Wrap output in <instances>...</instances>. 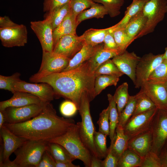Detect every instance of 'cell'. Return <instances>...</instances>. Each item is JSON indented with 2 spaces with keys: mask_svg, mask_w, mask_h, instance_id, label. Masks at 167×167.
<instances>
[{
  "mask_svg": "<svg viewBox=\"0 0 167 167\" xmlns=\"http://www.w3.org/2000/svg\"><path fill=\"white\" fill-rule=\"evenodd\" d=\"M75 124L72 119L58 116L49 102L38 115L29 120L4 125L18 136L28 140L48 142L63 134Z\"/></svg>",
  "mask_w": 167,
  "mask_h": 167,
  "instance_id": "obj_1",
  "label": "cell"
},
{
  "mask_svg": "<svg viewBox=\"0 0 167 167\" xmlns=\"http://www.w3.org/2000/svg\"><path fill=\"white\" fill-rule=\"evenodd\" d=\"M95 76L90 70L88 61L75 69L54 73L43 77L34 83H46L53 88L56 95L70 100L79 108L82 95L88 94L90 101L96 97Z\"/></svg>",
  "mask_w": 167,
  "mask_h": 167,
  "instance_id": "obj_2",
  "label": "cell"
},
{
  "mask_svg": "<svg viewBox=\"0 0 167 167\" xmlns=\"http://www.w3.org/2000/svg\"><path fill=\"white\" fill-rule=\"evenodd\" d=\"M48 142L62 145L76 159L82 161L85 167H90L92 156L80 137L77 123L63 134Z\"/></svg>",
  "mask_w": 167,
  "mask_h": 167,
  "instance_id": "obj_3",
  "label": "cell"
},
{
  "mask_svg": "<svg viewBox=\"0 0 167 167\" xmlns=\"http://www.w3.org/2000/svg\"><path fill=\"white\" fill-rule=\"evenodd\" d=\"M48 142L27 140L14 152L16 158L6 167H37L44 152L48 148Z\"/></svg>",
  "mask_w": 167,
  "mask_h": 167,
  "instance_id": "obj_4",
  "label": "cell"
},
{
  "mask_svg": "<svg viewBox=\"0 0 167 167\" xmlns=\"http://www.w3.org/2000/svg\"><path fill=\"white\" fill-rule=\"evenodd\" d=\"M90 102L87 93H84L82 96L78 109L81 121L77 123L79 126V135L82 141L92 156L97 157L93 141L94 135L96 131L90 113Z\"/></svg>",
  "mask_w": 167,
  "mask_h": 167,
  "instance_id": "obj_5",
  "label": "cell"
},
{
  "mask_svg": "<svg viewBox=\"0 0 167 167\" xmlns=\"http://www.w3.org/2000/svg\"><path fill=\"white\" fill-rule=\"evenodd\" d=\"M142 11L147 21L135 38L153 32L157 24L164 19L167 12V0H149L145 4Z\"/></svg>",
  "mask_w": 167,
  "mask_h": 167,
  "instance_id": "obj_6",
  "label": "cell"
},
{
  "mask_svg": "<svg viewBox=\"0 0 167 167\" xmlns=\"http://www.w3.org/2000/svg\"><path fill=\"white\" fill-rule=\"evenodd\" d=\"M71 59L54 53L43 51L42 62L39 70L31 76L29 81L36 80L51 74L62 71L68 66Z\"/></svg>",
  "mask_w": 167,
  "mask_h": 167,
  "instance_id": "obj_7",
  "label": "cell"
},
{
  "mask_svg": "<svg viewBox=\"0 0 167 167\" xmlns=\"http://www.w3.org/2000/svg\"><path fill=\"white\" fill-rule=\"evenodd\" d=\"M150 130L152 139L151 151L159 155L167 141V110L158 109L152 122Z\"/></svg>",
  "mask_w": 167,
  "mask_h": 167,
  "instance_id": "obj_8",
  "label": "cell"
},
{
  "mask_svg": "<svg viewBox=\"0 0 167 167\" xmlns=\"http://www.w3.org/2000/svg\"><path fill=\"white\" fill-rule=\"evenodd\" d=\"M1 146L0 152V167H6L10 161L11 155L21 147L27 140L18 136L4 125L0 128Z\"/></svg>",
  "mask_w": 167,
  "mask_h": 167,
  "instance_id": "obj_9",
  "label": "cell"
},
{
  "mask_svg": "<svg viewBox=\"0 0 167 167\" xmlns=\"http://www.w3.org/2000/svg\"><path fill=\"white\" fill-rule=\"evenodd\" d=\"M47 103L33 104L20 107H8L1 111L5 115V123H17L29 120L38 115Z\"/></svg>",
  "mask_w": 167,
  "mask_h": 167,
  "instance_id": "obj_10",
  "label": "cell"
},
{
  "mask_svg": "<svg viewBox=\"0 0 167 167\" xmlns=\"http://www.w3.org/2000/svg\"><path fill=\"white\" fill-rule=\"evenodd\" d=\"M158 109L156 108L131 116L123 127L125 134L130 139L150 130Z\"/></svg>",
  "mask_w": 167,
  "mask_h": 167,
  "instance_id": "obj_11",
  "label": "cell"
},
{
  "mask_svg": "<svg viewBox=\"0 0 167 167\" xmlns=\"http://www.w3.org/2000/svg\"><path fill=\"white\" fill-rule=\"evenodd\" d=\"M13 89L14 93L19 91L32 94L45 103L50 102L57 96L53 87L46 83H31L20 79L14 84Z\"/></svg>",
  "mask_w": 167,
  "mask_h": 167,
  "instance_id": "obj_12",
  "label": "cell"
},
{
  "mask_svg": "<svg viewBox=\"0 0 167 167\" xmlns=\"http://www.w3.org/2000/svg\"><path fill=\"white\" fill-rule=\"evenodd\" d=\"M163 55L150 53L140 58L136 70L134 84L136 88H141L156 67L164 60Z\"/></svg>",
  "mask_w": 167,
  "mask_h": 167,
  "instance_id": "obj_13",
  "label": "cell"
},
{
  "mask_svg": "<svg viewBox=\"0 0 167 167\" xmlns=\"http://www.w3.org/2000/svg\"><path fill=\"white\" fill-rule=\"evenodd\" d=\"M27 30L24 25L8 28H0V39L5 47L23 46L27 42Z\"/></svg>",
  "mask_w": 167,
  "mask_h": 167,
  "instance_id": "obj_14",
  "label": "cell"
},
{
  "mask_svg": "<svg viewBox=\"0 0 167 167\" xmlns=\"http://www.w3.org/2000/svg\"><path fill=\"white\" fill-rule=\"evenodd\" d=\"M84 42L81 36L69 34L61 36L55 45L53 52L70 59L82 48Z\"/></svg>",
  "mask_w": 167,
  "mask_h": 167,
  "instance_id": "obj_15",
  "label": "cell"
},
{
  "mask_svg": "<svg viewBox=\"0 0 167 167\" xmlns=\"http://www.w3.org/2000/svg\"><path fill=\"white\" fill-rule=\"evenodd\" d=\"M30 27L38 39L43 51L53 52V30L50 22L45 19L42 21H31Z\"/></svg>",
  "mask_w": 167,
  "mask_h": 167,
  "instance_id": "obj_16",
  "label": "cell"
},
{
  "mask_svg": "<svg viewBox=\"0 0 167 167\" xmlns=\"http://www.w3.org/2000/svg\"><path fill=\"white\" fill-rule=\"evenodd\" d=\"M140 58L134 52H129L126 50L114 57L112 60L120 71L130 78L134 85L136 68Z\"/></svg>",
  "mask_w": 167,
  "mask_h": 167,
  "instance_id": "obj_17",
  "label": "cell"
},
{
  "mask_svg": "<svg viewBox=\"0 0 167 167\" xmlns=\"http://www.w3.org/2000/svg\"><path fill=\"white\" fill-rule=\"evenodd\" d=\"M158 109L167 110V91L166 83L146 81L141 87Z\"/></svg>",
  "mask_w": 167,
  "mask_h": 167,
  "instance_id": "obj_18",
  "label": "cell"
},
{
  "mask_svg": "<svg viewBox=\"0 0 167 167\" xmlns=\"http://www.w3.org/2000/svg\"><path fill=\"white\" fill-rule=\"evenodd\" d=\"M10 99L0 102V111H3L8 107H20L33 104L45 103L37 96L29 93L15 91Z\"/></svg>",
  "mask_w": 167,
  "mask_h": 167,
  "instance_id": "obj_19",
  "label": "cell"
},
{
  "mask_svg": "<svg viewBox=\"0 0 167 167\" xmlns=\"http://www.w3.org/2000/svg\"><path fill=\"white\" fill-rule=\"evenodd\" d=\"M152 143V134L150 130L130 139L128 148L142 158L151 151Z\"/></svg>",
  "mask_w": 167,
  "mask_h": 167,
  "instance_id": "obj_20",
  "label": "cell"
},
{
  "mask_svg": "<svg viewBox=\"0 0 167 167\" xmlns=\"http://www.w3.org/2000/svg\"><path fill=\"white\" fill-rule=\"evenodd\" d=\"M103 46V45L101 44L92 46L84 43L81 49L71 59L68 66L62 71L72 70L79 66L89 60Z\"/></svg>",
  "mask_w": 167,
  "mask_h": 167,
  "instance_id": "obj_21",
  "label": "cell"
},
{
  "mask_svg": "<svg viewBox=\"0 0 167 167\" xmlns=\"http://www.w3.org/2000/svg\"><path fill=\"white\" fill-rule=\"evenodd\" d=\"M78 25L76 18L71 10L62 22L53 31L54 48L62 36L69 34H76V29Z\"/></svg>",
  "mask_w": 167,
  "mask_h": 167,
  "instance_id": "obj_22",
  "label": "cell"
},
{
  "mask_svg": "<svg viewBox=\"0 0 167 167\" xmlns=\"http://www.w3.org/2000/svg\"><path fill=\"white\" fill-rule=\"evenodd\" d=\"M123 52L119 48L106 49L102 47L87 61L90 71L94 73L101 64Z\"/></svg>",
  "mask_w": 167,
  "mask_h": 167,
  "instance_id": "obj_23",
  "label": "cell"
},
{
  "mask_svg": "<svg viewBox=\"0 0 167 167\" xmlns=\"http://www.w3.org/2000/svg\"><path fill=\"white\" fill-rule=\"evenodd\" d=\"M130 139L124 132L123 127L118 125L112 142L109 147L113 153L119 159L128 147Z\"/></svg>",
  "mask_w": 167,
  "mask_h": 167,
  "instance_id": "obj_24",
  "label": "cell"
},
{
  "mask_svg": "<svg viewBox=\"0 0 167 167\" xmlns=\"http://www.w3.org/2000/svg\"><path fill=\"white\" fill-rule=\"evenodd\" d=\"M146 21L147 18L142 11L123 27L131 41L143 28Z\"/></svg>",
  "mask_w": 167,
  "mask_h": 167,
  "instance_id": "obj_25",
  "label": "cell"
},
{
  "mask_svg": "<svg viewBox=\"0 0 167 167\" xmlns=\"http://www.w3.org/2000/svg\"><path fill=\"white\" fill-rule=\"evenodd\" d=\"M110 28H90L85 31L81 36L85 44L92 46H96L103 42L105 37Z\"/></svg>",
  "mask_w": 167,
  "mask_h": 167,
  "instance_id": "obj_26",
  "label": "cell"
},
{
  "mask_svg": "<svg viewBox=\"0 0 167 167\" xmlns=\"http://www.w3.org/2000/svg\"><path fill=\"white\" fill-rule=\"evenodd\" d=\"M108 14L107 10L103 5L94 2L89 9L83 11L78 15L76 18L77 24L78 25L84 20L93 18H103Z\"/></svg>",
  "mask_w": 167,
  "mask_h": 167,
  "instance_id": "obj_27",
  "label": "cell"
},
{
  "mask_svg": "<svg viewBox=\"0 0 167 167\" xmlns=\"http://www.w3.org/2000/svg\"><path fill=\"white\" fill-rule=\"evenodd\" d=\"M148 1L133 0L132 3L127 8L123 18L115 25L116 28L124 27L132 19L142 11L145 4Z\"/></svg>",
  "mask_w": 167,
  "mask_h": 167,
  "instance_id": "obj_28",
  "label": "cell"
},
{
  "mask_svg": "<svg viewBox=\"0 0 167 167\" xmlns=\"http://www.w3.org/2000/svg\"><path fill=\"white\" fill-rule=\"evenodd\" d=\"M71 11L70 2L47 13L45 19L51 23L53 30L62 22Z\"/></svg>",
  "mask_w": 167,
  "mask_h": 167,
  "instance_id": "obj_29",
  "label": "cell"
},
{
  "mask_svg": "<svg viewBox=\"0 0 167 167\" xmlns=\"http://www.w3.org/2000/svg\"><path fill=\"white\" fill-rule=\"evenodd\" d=\"M48 149L55 161L72 162L76 159L62 145L48 142Z\"/></svg>",
  "mask_w": 167,
  "mask_h": 167,
  "instance_id": "obj_30",
  "label": "cell"
},
{
  "mask_svg": "<svg viewBox=\"0 0 167 167\" xmlns=\"http://www.w3.org/2000/svg\"><path fill=\"white\" fill-rule=\"evenodd\" d=\"M135 96L136 105L132 116L157 108L151 99L142 88H141L140 91Z\"/></svg>",
  "mask_w": 167,
  "mask_h": 167,
  "instance_id": "obj_31",
  "label": "cell"
},
{
  "mask_svg": "<svg viewBox=\"0 0 167 167\" xmlns=\"http://www.w3.org/2000/svg\"><path fill=\"white\" fill-rule=\"evenodd\" d=\"M107 97L109 102L108 106L109 108L110 132L109 136L111 143L113 141L116 129L118 125L119 115L113 96L110 94H108Z\"/></svg>",
  "mask_w": 167,
  "mask_h": 167,
  "instance_id": "obj_32",
  "label": "cell"
},
{
  "mask_svg": "<svg viewBox=\"0 0 167 167\" xmlns=\"http://www.w3.org/2000/svg\"><path fill=\"white\" fill-rule=\"evenodd\" d=\"M128 85L127 82H124L116 89L113 96L116 104L119 116L124 108L129 99Z\"/></svg>",
  "mask_w": 167,
  "mask_h": 167,
  "instance_id": "obj_33",
  "label": "cell"
},
{
  "mask_svg": "<svg viewBox=\"0 0 167 167\" xmlns=\"http://www.w3.org/2000/svg\"><path fill=\"white\" fill-rule=\"evenodd\" d=\"M119 77L110 75H101L95 77L94 89L95 96L99 95L107 87L117 85Z\"/></svg>",
  "mask_w": 167,
  "mask_h": 167,
  "instance_id": "obj_34",
  "label": "cell"
},
{
  "mask_svg": "<svg viewBox=\"0 0 167 167\" xmlns=\"http://www.w3.org/2000/svg\"><path fill=\"white\" fill-rule=\"evenodd\" d=\"M141 158L128 148L119 158L118 167H139Z\"/></svg>",
  "mask_w": 167,
  "mask_h": 167,
  "instance_id": "obj_35",
  "label": "cell"
},
{
  "mask_svg": "<svg viewBox=\"0 0 167 167\" xmlns=\"http://www.w3.org/2000/svg\"><path fill=\"white\" fill-rule=\"evenodd\" d=\"M147 81L153 83H166L167 81V59H164L156 67Z\"/></svg>",
  "mask_w": 167,
  "mask_h": 167,
  "instance_id": "obj_36",
  "label": "cell"
},
{
  "mask_svg": "<svg viewBox=\"0 0 167 167\" xmlns=\"http://www.w3.org/2000/svg\"><path fill=\"white\" fill-rule=\"evenodd\" d=\"M106 136L99 131H95L93 136L94 143L98 158H105L108 151L106 145Z\"/></svg>",
  "mask_w": 167,
  "mask_h": 167,
  "instance_id": "obj_37",
  "label": "cell"
},
{
  "mask_svg": "<svg viewBox=\"0 0 167 167\" xmlns=\"http://www.w3.org/2000/svg\"><path fill=\"white\" fill-rule=\"evenodd\" d=\"M135 95L130 96L128 101L119 116L118 125L123 127L133 115L136 107Z\"/></svg>",
  "mask_w": 167,
  "mask_h": 167,
  "instance_id": "obj_38",
  "label": "cell"
},
{
  "mask_svg": "<svg viewBox=\"0 0 167 167\" xmlns=\"http://www.w3.org/2000/svg\"><path fill=\"white\" fill-rule=\"evenodd\" d=\"M94 74L95 77L100 75H105L120 77L124 75L111 59L101 64Z\"/></svg>",
  "mask_w": 167,
  "mask_h": 167,
  "instance_id": "obj_39",
  "label": "cell"
},
{
  "mask_svg": "<svg viewBox=\"0 0 167 167\" xmlns=\"http://www.w3.org/2000/svg\"><path fill=\"white\" fill-rule=\"evenodd\" d=\"M94 2L101 3L111 17L119 15L120 9L124 3V0H92Z\"/></svg>",
  "mask_w": 167,
  "mask_h": 167,
  "instance_id": "obj_40",
  "label": "cell"
},
{
  "mask_svg": "<svg viewBox=\"0 0 167 167\" xmlns=\"http://www.w3.org/2000/svg\"><path fill=\"white\" fill-rule=\"evenodd\" d=\"M113 34L118 48L123 51L126 50L131 42L123 27L117 28L115 25L113 31Z\"/></svg>",
  "mask_w": 167,
  "mask_h": 167,
  "instance_id": "obj_41",
  "label": "cell"
},
{
  "mask_svg": "<svg viewBox=\"0 0 167 167\" xmlns=\"http://www.w3.org/2000/svg\"><path fill=\"white\" fill-rule=\"evenodd\" d=\"M94 2L92 0H70V4L71 11L76 18L81 12L90 8Z\"/></svg>",
  "mask_w": 167,
  "mask_h": 167,
  "instance_id": "obj_42",
  "label": "cell"
},
{
  "mask_svg": "<svg viewBox=\"0 0 167 167\" xmlns=\"http://www.w3.org/2000/svg\"><path fill=\"white\" fill-rule=\"evenodd\" d=\"M20 75V74L19 72H16L10 76L0 75V88L8 90L13 93V85L15 82L21 79Z\"/></svg>",
  "mask_w": 167,
  "mask_h": 167,
  "instance_id": "obj_43",
  "label": "cell"
},
{
  "mask_svg": "<svg viewBox=\"0 0 167 167\" xmlns=\"http://www.w3.org/2000/svg\"><path fill=\"white\" fill-rule=\"evenodd\" d=\"M109 106L100 113L97 124L99 126V131L106 136L109 135L110 126L109 122Z\"/></svg>",
  "mask_w": 167,
  "mask_h": 167,
  "instance_id": "obj_44",
  "label": "cell"
},
{
  "mask_svg": "<svg viewBox=\"0 0 167 167\" xmlns=\"http://www.w3.org/2000/svg\"><path fill=\"white\" fill-rule=\"evenodd\" d=\"M139 167H161L159 155L152 151L149 152L141 158Z\"/></svg>",
  "mask_w": 167,
  "mask_h": 167,
  "instance_id": "obj_45",
  "label": "cell"
},
{
  "mask_svg": "<svg viewBox=\"0 0 167 167\" xmlns=\"http://www.w3.org/2000/svg\"><path fill=\"white\" fill-rule=\"evenodd\" d=\"M60 112L64 116L70 117L73 116L78 110L75 104L71 101L66 100L61 105Z\"/></svg>",
  "mask_w": 167,
  "mask_h": 167,
  "instance_id": "obj_46",
  "label": "cell"
},
{
  "mask_svg": "<svg viewBox=\"0 0 167 167\" xmlns=\"http://www.w3.org/2000/svg\"><path fill=\"white\" fill-rule=\"evenodd\" d=\"M70 0H44L43 11L47 13L70 2Z\"/></svg>",
  "mask_w": 167,
  "mask_h": 167,
  "instance_id": "obj_47",
  "label": "cell"
},
{
  "mask_svg": "<svg viewBox=\"0 0 167 167\" xmlns=\"http://www.w3.org/2000/svg\"><path fill=\"white\" fill-rule=\"evenodd\" d=\"M114 25L111 27L104 39L103 48L106 49H118L114 37L113 31Z\"/></svg>",
  "mask_w": 167,
  "mask_h": 167,
  "instance_id": "obj_48",
  "label": "cell"
},
{
  "mask_svg": "<svg viewBox=\"0 0 167 167\" xmlns=\"http://www.w3.org/2000/svg\"><path fill=\"white\" fill-rule=\"evenodd\" d=\"M55 161L48 149L44 152L37 167H55Z\"/></svg>",
  "mask_w": 167,
  "mask_h": 167,
  "instance_id": "obj_49",
  "label": "cell"
},
{
  "mask_svg": "<svg viewBox=\"0 0 167 167\" xmlns=\"http://www.w3.org/2000/svg\"><path fill=\"white\" fill-rule=\"evenodd\" d=\"M118 160L109 147L107 155L102 161V167H118Z\"/></svg>",
  "mask_w": 167,
  "mask_h": 167,
  "instance_id": "obj_50",
  "label": "cell"
},
{
  "mask_svg": "<svg viewBox=\"0 0 167 167\" xmlns=\"http://www.w3.org/2000/svg\"><path fill=\"white\" fill-rule=\"evenodd\" d=\"M161 167H167V141L162 148L159 155Z\"/></svg>",
  "mask_w": 167,
  "mask_h": 167,
  "instance_id": "obj_51",
  "label": "cell"
},
{
  "mask_svg": "<svg viewBox=\"0 0 167 167\" xmlns=\"http://www.w3.org/2000/svg\"><path fill=\"white\" fill-rule=\"evenodd\" d=\"M18 24L12 21L9 17L5 16L0 17V28H8L14 27Z\"/></svg>",
  "mask_w": 167,
  "mask_h": 167,
  "instance_id": "obj_52",
  "label": "cell"
},
{
  "mask_svg": "<svg viewBox=\"0 0 167 167\" xmlns=\"http://www.w3.org/2000/svg\"><path fill=\"white\" fill-rule=\"evenodd\" d=\"M79 165L73 164L72 162L55 161V167H80Z\"/></svg>",
  "mask_w": 167,
  "mask_h": 167,
  "instance_id": "obj_53",
  "label": "cell"
},
{
  "mask_svg": "<svg viewBox=\"0 0 167 167\" xmlns=\"http://www.w3.org/2000/svg\"><path fill=\"white\" fill-rule=\"evenodd\" d=\"M102 161L97 157L92 156L90 167H102Z\"/></svg>",
  "mask_w": 167,
  "mask_h": 167,
  "instance_id": "obj_54",
  "label": "cell"
},
{
  "mask_svg": "<svg viewBox=\"0 0 167 167\" xmlns=\"http://www.w3.org/2000/svg\"><path fill=\"white\" fill-rule=\"evenodd\" d=\"M6 122V118L3 112L0 111V128Z\"/></svg>",
  "mask_w": 167,
  "mask_h": 167,
  "instance_id": "obj_55",
  "label": "cell"
},
{
  "mask_svg": "<svg viewBox=\"0 0 167 167\" xmlns=\"http://www.w3.org/2000/svg\"><path fill=\"white\" fill-rule=\"evenodd\" d=\"M163 57L164 59H167V48L165 49V51L163 54Z\"/></svg>",
  "mask_w": 167,
  "mask_h": 167,
  "instance_id": "obj_56",
  "label": "cell"
},
{
  "mask_svg": "<svg viewBox=\"0 0 167 167\" xmlns=\"http://www.w3.org/2000/svg\"><path fill=\"white\" fill-rule=\"evenodd\" d=\"M166 88L167 91V81L166 83Z\"/></svg>",
  "mask_w": 167,
  "mask_h": 167,
  "instance_id": "obj_57",
  "label": "cell"
},
{
  "mask_svg": "<svg viewBox=\"0 0 167 167\" xmlns=\"http://www.w3.org/2000/svg\"><path fill=\"white\" fill-rule=\"evenodd\" d=\"M146 0L148 1V0Z\"/></svg>",
  "mask_w": 167,
  "mask_h": 167,
  "instance_id": "obj_58",
  "label": "cell"
},
{
  "mask_svg": "<svg viewBox=\"0 0 167 167\" xmlns=\"http://www.w3.org/2000/svg\"><path fill=\"white\" fill-rule=\"evenodd\" d=\"M167 141H166V142H167Z\"/></svg>",
  "mask_w": 167,
  "mask_h": 167,
  "instance_id": "obj_59",
  "label": "cell"
}]
</instances>
